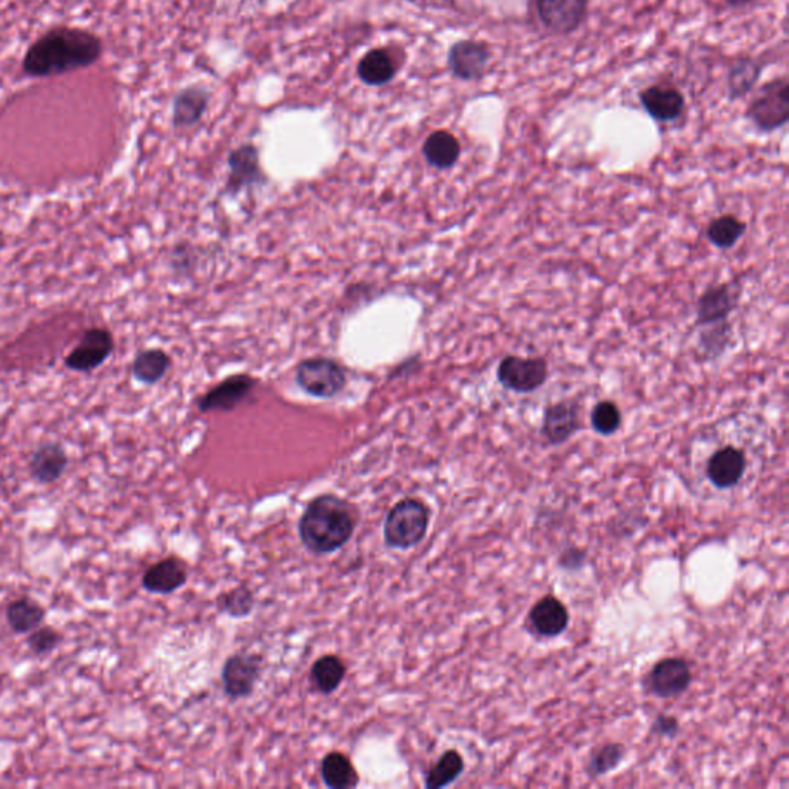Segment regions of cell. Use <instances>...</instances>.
<instances>
[{
	"instance_id": "1",
	"label": "cell",
	"mask_w": 789,
	"mask_h": 789,
	"mask_svg": "<svg viewBox=\"0 0 789 789\" xmlns=\"http://www.w3.org/2000/svg\"><path fill=\"white\" fill-rule=\"evenodd\" d=\"M104 56L101 36L81 27L58 25L37 37L22 58L30 79L58 78L98 64Z\"/></svg>"
},
{
	"instance_id": "2",
	"label": "cell",
	"mask_w": 789,
	"mask_h": 789,
	"mask_svg": "<svg viewBox=\"0 0 789 789\" xmlns=\"http://www.w3.org/2000/svg\"><path fill=\"white\" fill-rule=\"evenodd\" d=\"M358 518L356 507L349 501L333 494L319 495L299 518V538L313 554H332L349 543Z\"/></svg>"
},
{
	"instance_id": "3",
	"label": "cell",
	"mask_w": 789,
	"mask_h": 789,
	"mask_svg": "<svg viewBox=\"0 0 789 789\" xmlns=\"http://www.w3.org/2000/svg\"><path fill=\"white\" fill-rule=\"evenodd\" d=\"M429 523V507L423 501L403 498L390 509L384 521V543L389 548L407 551L424 540Z\"/></svg>"
},
{
	"instance_id": "4",
	"label": "cell",
	"mask_w": 789,
	"mask_h": 789,
	"mask_svg": "<svg viewBox=\"0 0 789 789\" xmlns=\"http://www.w3.org/2000/svg\"><path fill=\"white\" fill-rule=\"evenodd\" d=\"M296 384L312 397L333 398L346 387V370L330 358L316 356L299 363Z\"/></svg>"
},
{
	"instance_id": "5",
	"label": "cell",
	"mask_w": 789,
	"mask_h": 789,
	"mask_svg": "<svg viewBox=\"0 0 789 789\" xmlns=\"http://www.w3.org/2000/svg\"><path fill=\"white\" fill-rule=\"evenodd\" d=\"M788 90L786 79H777L763 88L748 108V118L756 127L763 131H774L788 122Z\"/></svg>"
},
{
	"instance_id": "6",
	"label": "cell",
	"mask_w": 789,
	"mask_h": 789,
	"mask_svg": "<svg viewBox=\"0 0 789 789\" xmlns=\"http://www.w3.org/2000/svg\"><path fill=\"white\" fill-rule=\"evenodd\" d=\"M498 380L514 392H534L548 380V364L541 358L506 356L498 367Z\"/></svg>"
},
{
	"instance_id": "7",
	"label": "cell",
	"mask_w": 789,
	"mask_h": 789,
	"mask_svg": "<svg viewBox=\"0 0 789 789\" xmlns=\"http://www.w3.org/2000/svg\"><path fill=\"white\" fill-rule=\"evenodd\" d=\"M262 672V657L238 652L222 668V686L232 699H244L252 694Z\"/></svg>"
},
{
	"instance_id": "8",
	"label": "cell",
	"mask_w": 789,
	"mask_h": 789,
	"mask_svg": "<svg viewBox=\"0 0 789 789\" xmlns=\"http://www.w3.org/2000/svg\"><path fill=\"white\" fill-rule=\"evenodd\" d=\"M256 380L247 373H238L225 378L218 386L210 389L204 397L199 398V412H229L244 403L255 389Z\"/></svg>"
},
{
	"instance_id": "9",
	"label": "cell",
	"mask_w": 789,
	"mask_h": 789,
	"mask_svg": "<svg viewBox=\"0 0 789 789\" xmlns=\"http://www.w3.org/2000/svg\"><path fill=\"white\" fill-rule=\"evenodd\" d=\"M115 349L113 336L107 329H90L85 332L81 343L65 358V366L76 372L98 369Z\"/></svg>"
},
{
	"instance_id": "10",
	"label": "cell",
	"mask_w": 789,
	"mask_h": 789,
	"mask_svg": "<svg viewBox=\"0 0 789 789\" xmlns=\"http://www.w3.org/2000/svg\"><path fill=\"white\" fill-rule=\"evenodd\" d=\"M691 677V669L685 660L669 657L651 669L648 675V688L660 699H672L689 688Z\"/></svg>"
},
{
	"instance_id": "11",
	"label": "cell",
	"mask_w": 789,
	"mask_h": 789,
	"mask_svg": "<svg viewBox=\"0 0 789 789\" xmlns=\"http://www.w3.org/2000/svg\"><path fill=\"white\" fill-rule=\"evenodd\" d=\"M588 7L589 0H537L541 22L558 34L577 30L588 13Z\"/></svg>"
},
{
	"instance_id": "12",
	"label": "cell",
	"mask_w": 789,
	"mask_h": 789,
	"mask_svg": "<svg viewBox=\"0 0 789 789\" xmlns=\"http://www.w3.org/2000/svg\"><path fill=\"white\" fill-rule=\"evenodd\" d=\"M189 580V568L176 557L164 558L145 571L142 586L150 594H172Z\"/></svg>"
},
{
	"instance_id": "13",
	"label": "cell",
	"mask_w": 789,
	"mask_h": 789,
	"mask_svg": "<svg viewBox=\"0 0 789 789\" xmlns=\"http://www.w3.org/2000/svg\"><path fill=\"white\" fill-rule=\"evenodd\" d=\"M746 471V457L737 447H722L708 461L709 480L719 489H729L739 484Z\"/></svg>"
},
{
	"instance_id": "14",
	"label": "cell",
	"mask_w": 789,
	"mask_h": 789,
	"mask_svg": "<svg viewBox=\"0 0 789 789\" xmlns=\"http://www.w3.org/2000/svg\"><path fill=\"white\" fill-rule=\"evenodd\" d=\"M489 59H491V51L487 45L475 41L458 42L450 50V70L454 71L458 78L471 81L480 78L489 64Z\"/></svg>"
},
{
	"instance_id": "15",
	"label": "cell",
	"mask_w": 789,
	"mask_h": 789,
	"mask_svg": "<svg viewBox=\"0 0 789 789\" xmlns=\"http://www.w3.org/2000/svg\"><path fill=\"white\" fill-rule=\"evenodd\" d=\"M230 175L227 189L230 193H238L264 182L259 167L258 150L253 145L238 148L229 158Z\"/></svg>"
},
{
	"instance_id": "16",
	"label": "cell",
	"mask_w": 789,
	"mask_h": 789,
	"mask_svg": "<svg viewBox=\"0 0 789 789\" xmlns=\"http://www.w3.org/2000/svg\"><path fill=\"white\" fill-rule=\"evenodd\" d=\"M580 429V409L575 403L552 404L544 412L543 432L551 444L568 441Z\"/></svg>"
},
{
	"instance_id": "17",
	"label": "cell",
	"mask_w": 789,
	"mask_h": 789,
	"mask_svg": "<svg viewBox=\"0 0 789 789\" xmlns=\"http://www.w3.org/2000/svg\"><path fill=\"white\" fill-rule=\"evenodd\" d=\"M529 620L534 631L541 637H557L568 628V609L554 595H548L535 603Z\"/></svg>"
},
{
	"instance_id": "18",
	"label": "cell",
	"mask_w": 789,
	"mask_h": 789,
	"mask_svg": "<svg viewBox=\"0 0 789 789\" xmlns=\"http://www.w3.org/2000/svg\"><path fill=\"white\" fill-rule=\"evenodd\" d=\"M68 466L67 452L59 443H45L37 447L30 461V474L37 483L58 481Z\"/></svg>"
},
{
	"instance_id": "19",
	"label": "cell",
	"mask_w": 789,
	"mask_h": 789,
	"mask_svg": "<svg viewBox=\"0 0 789 789\" xmlns=\"http://www.w3.org/2000/svg\"><path fill=\"white\" fill-rule=\"evenodd\" d=\"M642 104L652 118L660 122L674 121L685 110V99L679 90L672 87L648 88L642 93Z\"/></svg>"
},
{
	"instance_id": "20",
	"label": "cell",
	"mask_w": 789,
	"mask_h": 789,
	"mask_svg": "<svg viewBox=\"0 0 789 789\" xmlns=\"http://www.w3.org/2000/svg\"><path fill=\"white\" fill-rule=\"evenodd\" d=\"M347 668L338 655H324L313 663L310 682L319 694H333L346 677Z\"/></svg>"
},
{
	"instance_id": "21",
	"label": "cell",
	"mask_w": 789,
	"mask_h": 789,
	"mask_svg": "<svg viewBox=\"0 0 789 789\" xmlns=\"http://www.w3.org/2000/svg\"><path fill=\"white\" fill-rule=\"evenodd\" d=\"M423 153L432 167L444 170L457 164L461 153L460 142L449 131H435L427 138Z\"/></svg>"
},
{
	"instance_id": "22",
	"label": "cell",
	"mask_w": 789,
	"mask_h": 789,
	"mask_svg": "<svg viewBox=\"0 0 789 789\" xmlns=\"http://www.w3.org/2000/svg\"><path fill=\"white\" fill-rule=\"evenodd\" d=\"M5 615L11 631L19 635L30 634L44 623L45 609L31 598H17L8 605Z\"/></svg>"
},
{
	"instance_id": "23",
	"label": "cell",
	"mask_w": 789,
	"mask_h": 789,
	"mask_svg": "<svg viewBox=\"0 0 789 789\" xmlns=\"http://www.w3.org/2000/svg\"><path fill=\"white\" fill-rule=\"evenodd\" d=\"M321 777L324 783L332 789L355 788L360 782V776L356 773L355 766L350 762L349 757L343 753L333 751L327 754L321 763Z\"/></svg>"
},
{
	"instance_id": "24",
	"label": "cell",
	"mask_w": 789,
	"mask_h": 789,
	"mask_svg": "<svg viewBox=\"0 0 789 789\" xmlns=\"http://www.w3.org/2000/svg\"><path fill=\"white\" fill-rule=\"evenodd\" d=\"M734 298H732L731 290L728 286L714 287L709 289L705 295L700 298L699 307H697V316H699V323L703 326L708 324L719 323L728 316L734 307Z\"/></svg>"
},
{
	"instance_id": "25",
	"label": "cell",
	"mask_w": 789,
	"mask_h": 789,
	"mask_svg": "<svg viewBox=\"0 0 789 789\" xmlns=\"http://www.w3.org/2000/svg\"><path fill=\"white\" fill-rule=\"evenodd\" d=\"M170 366H172V358L164 350H144L135 358L133 377L144 384H155L164 378Z\"/></svg>"
},
{
	"instance_id": "26",
	"label": "cell",
	"mask_w": 789,
	"mask_h": 789,
	"mask_svg": "<svg viewBox=\"0 0 789 789\" xmlns=\"http://www.w3.org/2000/svg\"><path fill=\"white\" fill-rule=\"evenodd\" d=\"M464 760L455 749L446 751L426 776L427 789H440L454 783L463 774Z\"/></svg>"
},
{
	"instance_id": "27",
	"label": "cell",
	"mask_w": 789,
	"mask_h": 789,
	"mask_svg": "<svg viewBox=\"0 0 789 789\" xmlns=\"http://www.w3.org/2000/svg\"><path fill=\"white\" fill-rule=\"evenodd\" d=\"M358 74L366 84L383 85L395 74V65L386 51L373 50L358 65Z\"/></svg>"
},
{
	"instance_id": "28",
	"label": "cell",
	"mask_w": 789,
	"mask_h": 789,
	"mask_svg": "<svg viewBox=\"0 0 789 789\" xmlns=\"http://www.w3.org/2000/svg\"><path fill=\"white\" fill-rule=\"evenodd\" d=\"M205 104H207V99H205L204 91L198 90V88L182 91L181 95L176 98L175 108H173V122L176 127H189V125L198 122Z\"/></svg>"
},
{
	"instance_id": "29",
	"label": "cell",
	"mask_w": 789,
	"mask_h": 789,
	"mask_svg": "<svg viewBox=\"0 0 789 789\" xmlns=\"http://www.w3.org/2000/svg\"><path fill=\"white\" fill-rule=\"evenodd\" d=\"M745 230V222L740 221L736 216L725 215L722 218L714 219L709 224L708 238L719 249H729L737 244Z\"/></svg>"
},
{
	"instance_id": "30",
	"label": "cell",
	"mask_w": 789,
	"mask_h": 789,
	"mask_svg": "<svg viewBox=\"0 0 789 789\" xmlns=\"http://www.w3.org/2000/svg\"><path fill=\"white\" fill-rule=\"evenodd\" d=\"M626 749L620 743H608L594 751L588 763V774L594 779L611 773L625 759Z\"/></svg>"
},
{
	"instance_id": "31",
	"label": "cell",
	"mask_w": 789,
	"mask_h": 789,
	"mask_svg": "<svg viewBox=\"0 0 789 789\" xmlns=\"http://www.w3.org/2000/svg\"><path fill=\"white\" fill-rule=\"evenodd\" d=\"M253 603H255L253 592L246 586H238L232 591L225 592L216 601L219 611L233 618L247 617L253 611L255 606Z\"/></svg>"
},
{
	"instance_id": "32",
	"label": "cell",
	"mask_w": 789,
	"mask_h": 789,
	"mask_svg": "<svg viewBox=\"0 0 789 789\" xmlns=\"http://www.w3.org/2000/svg\"><path fill=\"white\" fill-rule=\"evenodd\" d=\"M759 76L760 68L757 67L756 62H739L729 74V90H731L732 98L746 95L756 85Z\"/></svg>"
},
{
	"instance_id": "33",
	"label": "cell",
	"mask_w": 789,
	"mask_h": 789,
	"mask_svg": "<svg viewBox=\"0 0 789 789\" xmlns=\"http://www.w3.org/2000/svg\"><path fill=\"white\" fill-rule=\"evenodd\" d=\"M592 427L600 435H612L622 424V413L611 401L598 403L592 410Z\"/></svg>"
},
{
	"instance_id": "34",
	"label": "cell",
	"mask_w": 789,
	"mask_h": 789,
	"mask_svg": "<svg viewBox=\"0 0 789 789\" xmlns=\"http://www.w3.org/2000/svg\"><path fill=\"white\" fill-rule=\"evenodd\" d=\"M59 643H61V634L50 626H39L30 632L27 638L28 648L37 655L50 654L58 648Z\"/></svg>"
},
{
	"instance_id": "35",
	"label": "cell",
	"mask_w": 789,
	"mask_h": 789,
	"mask_svg": "<svg viewBox=\"0 0 789 789\" xmlns=\"http://www.w3.org/2000/svg\"><path fill=\"white\" fill-rule=\"evenodd\" d=\"M652 731L662 737H674L675 734L679 732V722H677L675 717L662 714V716L655 719L654 725H652Z\"/></svg>"
},
{
	"instance_id": "36",
	"label": "cell",
	"mask_w": 789,
	"mask_h": 789,
	"mask_svg": "<svg viewBox=\"0 0 789 789\" xmlns=\"http://www.w3.org/2000/svg\"><path fill=\"white\" fill-rule=\"evenodd\" d=\"M585 558V552L578 551V549H572V551L566 552V554L561 557V565L565 566L566 569L580 568Z\"/></svg>"
},
{
	"instance_id": "37",
	"label": "cell",
	"mask_w": 789,
	"mask_h": 789,
	"mask_svg": "<svg viewBox=\"0 0 789 789\" xmlns=\"http://www.w3.org/2000/svg\"><path fill=\"white\" fill-rule=\"evenodd\" d=\"M728 2L729 4L737 5V7H739V5L748 4V2H751V0H728Z\"/></svg>"
}]
</instances>
